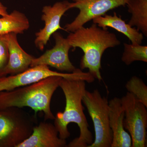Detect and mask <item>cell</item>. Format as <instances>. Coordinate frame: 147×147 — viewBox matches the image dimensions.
Returning a JSON list of instances; mask_svg holds the SVG:
<instances>
[{"label": "cell", "instance_id": "cell-5", "mask_svg": "<svg viewBox=\"0 0 147 147\" xmlns=\"http://www.w3.org/2000/svg\"><path fill=\"white\" fill-rule=\"evenodd\" d=\"M82 102L86 106L94 126L95 139L88 147H111L113 133L109 121L108 98L102 96L98 90H86Z\"/></svg>", "mask_w": 147, "mask_h": 147}, {"label": "cell", "instance_id": "cell-2", "mask_svg": "<svg viewBox=\"0 0 147 147\" xmlns=\"http://www.w3.org/2000/svg\"><path fill=\"white\" fill-rule=\"evenodd\" d=\"M108 29L93 23L88 28L83 26L70 32L67 37L71 48L79 47L84 52L80 62L81 69L88 68V72L99 81L102 80L100 69L103 53L108 48L121 44L116 34Z\"/></svg>", "mask_w": 147, "mask_h": 147}, {"label": "cell", "instance_id": "cell-19", "mask_svg": "<svg viewBox=\"0 0 147 147\" xmlns=\"http://www.w3.org/2000/svg\"><path fill=\"white\" fill-rule=\"evenodd\" d=\"M9 51L6 34L0 35V78L5 76V70L8 64Z\"/></svg>", "mask_w": 147, "mask_h": 147}, {"label": "cell", "instance_id": "cell-1", "mask_svg": "<svg viewBox=\"0 0 147 147\" xmlns=\"http://www.w3.org/2000/svg\"><path fill=\"white\" fill-rule=\"evenodd\" d=\"M86 82L82 79L62 78L60 83L59 87L65 96V107L63 112L57 113L54 119L59 137L66 139L70 137L67 126L71 123L77 124L80 129L79 137L69 142L67 147H88L93 142L82 105L86 91Z\"/></svg>", "mask_w": 147, "mask_h": 147}, {"label": "cell", "instance_id": "cell-16", "mask_svg": "<svg viewBox=\"0 0 147 147\" xmlns=\"http://www.w3.org/2000/svg\"><path fill=\"white\" fill-rule=\"evenodd\" d=\"M131 14L128 24L147 36V0H129L126 5Z\"/></svg>", "mask_w": 147, "mask_h": 147}, {"label": "cell", "instance_id": "cell-20", "mask_svg": "<svg viewBox=\"0 0 147 147\" xmlns=\"http://www.w3.org/2000/svg\"><path fill=\"white\" fill-rule=\"evenodd\" d=\"M8 14L7 7L0 1V15L2 16H4Z\"/></svg>", "mask_w": 147, "mask_h": 147}, {"label": "cell", "instance_id": "cell-18", "mask_svg": "<svg viewBox=\"0 0 147 147\" xmlns=\"http://www.w3.org/2000/svg\"><path fill=\"white\" fill-rule=\"evenodd\" d=\"M125 88L147 107V86L142 79L133 76L127 82Z\"/></svg>", "mask_w": 147, "mask_h": 147}, {"label": "cell", "instance_id": "cell-4", "mask_svg": "<svg viewBox=\"0 0 147 147\" xmlns=\"http://www.w3.org/2000/svg\"><path fill=\"white\" fill-rule=\"evenodd\" d=\"M37 119L22 108L0 110V147H17L30 136Z\"/></svg>", "mask_w": 147, "mask_h": 147}, {"label": "cell", "instance_id": "cell-7", "mask_svg": "<svg viewBox=\"0 0 147 147\" xmlns=\"http://www.w3.org/2000/svg\"><path fill=\"white\" fill-rule=\"evenodd\" d=\"M121 100L124 111V127L131 137V147L146 146L147 107L128 92Z\"/></svg>", "mask_w": 147, "mask_h": 147}, {"label": "cell", "instance_id": "cell-12", "mask_svg": "<svg viewBox=\"0 0 147 147\" xmlns=\"http://www.w3.org/2000/svg\"><path fill=\"white\" fill-rule=\"evenodd\" d=\"M109 121L113 133L111 147H130L131 139L123 126L124 111L121 98L115 97L108 101Z\"/></svg>", "mask_w": 147, "mask_h": 147}, {"label": "cell", "instance_id": "cell-8", "mask_svg": "<svg viewBox=\"0 0 147 147\" xmlns=\"http://www.w3.org/2000/svg\"><path fill=\"white\" fill-rule=\"evenodd\" d=\"M70 8H77L79 12L75 19L64 26L65 31L72 32L84 26L89 21L104 16L109 11L125 6L129 0H72Z\"/></svg>", "mask_w": 147, "mask_h": 147}, {"label": "cell", "instance_id": "cell-13", "mask_svg": "<svg viewBox=\"0 0 147 147\" xmlns=\"http://www.w3.org/2000/svg\"><path fill=\"white\" fill-rule=\"evenodd\" d=\"M17 34L11 33L6 34L9 51V61L5 70V76L14 75L26 70L30 66L34 57L29 55L19 45Z\"/></svg>", "mask_w": 147, "mask_h": 147}, {"label": "cell", "instance_id": "cell-6", "mask_svg": "<svg viewBox=\"0 0 147 147\" xmlns=\"http://www.w3.org/2000/svg\"><path fill=\"white\" fill-rule=\"evenodd\" d=\"M52 76L82 79L88 83H92L95 80L89 72H83L79 69L76 68L71 73H63L51 70L48 66L40 65L29 67L21 73L0 78V92L31 85Z\"/></svg>", "mask_w": 147, "mask_h": 147}, {"label": "cell", "instance_id": "cell-11", "mask_svg": "<svg viewBox=\"0 0 147 147\" xmlns=\"http://www.w3.org/2000/svg\"><path fill=\"white\" fill-rule=\"evenodd\" d=\"M67 147L66 139L59 137L53 123L42 121L36 125L30 136L17 147Z\"/></svg>", "mask_w": 147, "mask_h": 147}, {"label": "cell", "instance_id": "cell-15", "mask_svg": "<svg viewBox=\"0 0 147 147\" xmlns=\"http://www.w3.org/2000/svg\"><path fill=\"white\" fill-rule=\"evenodd\" d=\"M30 26V22L26 16L19 11L14 10L0 18V35L11 33L23 34Z\"/></svg>", "mask_w": 147, "mask_h": 147}, {"label": "cell", "instance_id": "cell-10", "mask_svg": "<svg viewBox=\"0 0 147 147\" xmlns=\"http://www.w3.org/2000/svg\"><path fill=\"white\" fill-rule=\"evenodd\" d=\"M69 9H71L70 2L67 0L42 7L41 20L45 22V26L35 34L34 40L35 45L38 50H44L51 36L58 30H64L60 26L61 18Z\"/></svg>", "mask_w": 147, "mask_h": 147}, {"label": "cell", "instance_id": "cell-3", "mask_svg": "<svg viewBox=\"0 0 147 147\" xmlns=\"http://www.w3.org/2000/svg\"><path fill=\"white\" fill-rule=\"evenodd\" d=\"M62 78L50 76L31 85L0 92V110L11 107H28L34 110L36 116L38 111L43 112L45 120L55 119L50 104Z\"/></svg>", "mask_w": 147, "mask_h": 147}, {"label": "cell", "instance_id": "cell-14", "mask_svg": "<svg viewBox=\"0 0 147 147\" xmlns=\"http://www.w3.org/2000/svg\"><path fill=\"white\" fill-rule=\"evenodd\" d=\"M93 23L96 24L100 28H113L118 32L126 36L133 45H141L144 39V35L137 28H132L125 21L118 16L116 12L114 15H107L98 16L93 19Z\"/></svg>", "mask_w": 147, "mask_h": 147}, {"label": "cell", "instance_id": "cell-17", "mask_svg": "<svg viewBox=\"0 0 147 147\" xmlns=\"http://www.w3.org/2000/svg\"><path fill=\"white\" fill-rule=\"evenodd\" d=\"M121 60L129 65L136 61L147 62V46L124 43Z\"/></svg>", "mask_w": 147, "mask_h": 147}, {"label": "cell", "instance_id": "cell-9", "mask_svg": "<svg viewBox=\"0 0 147 147\" xmlns=\"http://www.w3.org/2000/svg\"><path fill=\"white\" fill-rule=\"evenodd\" d=\"M53 35L55 40V46L52 49L46 50L39 57L34 58L30 67L45 65L59 71L73 72L76 68L69 57V52L71 47L68 40L58 32H55Z\"/></svg>", "mask_w": 147, "mask_h": 147}]
</instances>
